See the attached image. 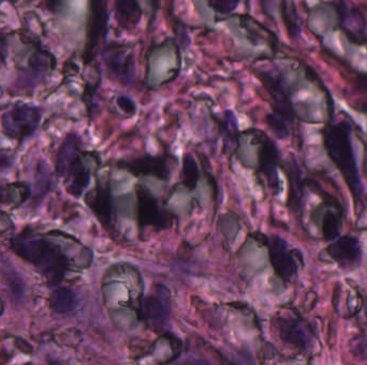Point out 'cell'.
<instances>
[{"label":"cell","instance_id":"cell-12","mask_svg":"<svg viewBox=\"0 0 367 365\" xmlns=\"http://www.w3.org/2000/svg\"><path fill=\"white\" fill-rule=\"evenodd\" d=\"M254 75L271 97L273 112L291 124L294 119V110L290 96L283 86V79L262 70L254 71Z\"/></svg>","mask_w":367,"mask_h":365},{"label":"cell","instance_id":"cell-4","mask_svg":"<svg viewBox=\"0 0 367 365\" xmlns=\"http://www.w3.org/2000/svg\"><path fill=\"white\" fill-rule=\"evenodd\" d=\"M140 319L154 331H164L171 314V295L168 287L154 285L140 302Z\"/></svg>","mask_w":367,"mask_h":365},{"label":"cell","instance_id":"cell-2","mask_svg":"<svg viewBox=\"0 0 367 365\" xmlns=\"http://www.w3.org/2000/svg\"><path fill=\"white\" fill-rule=\"evenodd\" d=\"M12 246L17 255L40 270L52 284L65 277L69 260L57 244L37 237H17Z\"/></svg>","mask_w":367,"mask_h":365},{"label":"cell","instance_id":"cell-19","mask_svg":"<svg viewBox=\"0 0 367 365\" xmlns=\"http://www.w3.org/2000/svg\"><path fill=\"white\" fill-rule=\"evenodd\" d=\"M200 178L199 166L197 161L190 153H186L182 158V182L186 189L194 191L197 188Z\"/></svg>","mask_w":367,"mask_h":365},{"label":"cell","instance_id":"cell-13","mask_svg":"<svg viewBox=\"0 0 367 365\" xmlns=\"http://www.w3.org/2000/svg\"><path fill=\"white\" fill-rule=\"evenodd\" d=\"M85 201L100 224L104 228L110 229L113 224L115 211L110 184L97 181L96 188L87 193Z\"/></svg>","mask_w":367,"mask_h":365},{"label":"cell","instance_id":"cell-23","mask_svg":"<svg viewBox=\"0 0 367 365\" xmlns=\"http://www.w3.org/2000/svg\"><path fill=\"white\" fill-rule=\"evenodd\" d=\"M116 106L122 112L129 116H133L137 112V104L135 101L127 96H120L116 99Z\"/></svg>","mask_w":367,"mask_h":365},{"label":"cell","instance_id":"cell-24","mask_svg":"<svg viewBox=\"0 0 367 365\" xmlns=\"http://www.w3.org/2000/svg\"><path fill=\"white\" fill-rule=\"evenodd\" d=\"M160 3L161 0H145L147 13L151 21H154L155 17H156L157 12L160 9Z\"/></svg>","mask_w":367,"mask_h":365},{"label":"cell","instance_id":"cell-15","mask_svg":"<svg viewBox=\"0 0 367 365\" xmlns=\"http://www.w3.org/2000/svg\"><path fill=\"white\" fill-rule=\"evenodd\" d=\"M312 221L319 227L320 232L326 240H334L341 235L343 227L341 206L326 199L312 211Z\"/></svg>","mask_w":367,"mask_h":365},{"label":"cell","instance_id":"cell-5","mask_svg":"<svg viewBox=\"0 0 367 365\" xmlns=\"http://www.w3.org/2000/svg\"><path fill=\"white\" fill-rule=\"evenodd\" d=\"M104 65L111 81L122 86H130L135 79V50L131 46L112 43L104 54Z\"/></svg>","mask_w":367,"mask_h":365},{"label":"cell","instance_id":"cell-11","mask_svg":"<svg viewBox=\"0 0 367 365\" xmlns=\"http://www.w3.org/2000/svg\"><path fill=\"white\" fill-rule=\"evenodd\" d=\"M120 170H126L135 177H154L156 179H170V159L167 155H143L131 160H120L117 163Z\"/></svg>","mask_w":367,"mask_h":365},{"label":"cell","instance_id":"cell-20","mask_svg":"<svg viewBox=\"0 0 367 365\" xmlns=\"http://www.w3.org/2000/svg\"><path fill=\"white\" fill-rule=\"evenodd\" d=\"M218 124L221 133L225 137V144H227V147L236 143V139H238V130L236 115L233 114L231 110H228V112H225L223 119H218Z\"/></svg>","mask_w":367,"mask_h":365},{"label":"cell","instance_id":"cell-17","mask_svg":"<svg viewBox=\"0 0 367 365\" xmlns=\"http://www.w3.org/2000/svg\"><path fill=\"white\" fill-rule=\"evenodd\" d=\"M144 14L141 0H114V17L122 30H135Z\"/></svg>","mask_w":367,"mask_h":365},{"label":"cell","instance_id":"cell-3","mask_svg":"<svg viewBox=\"0 0 367 365\" xmlns=\"http://www.w3.org/2000/svg\"><path fill=\"white\" fill-rule=\"evenodd\" d=\"M57 172L67 180L68 193L81 197L91 181V172L82 161L81 139L77 134H69L60 146Z\"/></svg>","mask_w":367,"mask_h":365},{"label":"cell","instance_id":"cell-6","mask_svg":"<svg viewBox=\"0 0 367 365\" xmlns=\"http://www.w3.org/2000/svg\"><path fill=\"white\" fill-rule=\"evenodd\" d=\"M137 197V220L140 230L153 227L157 230H164L173 225L174 217L159 205L158 199L147 186L137 184L135 188Z\"/></svg>","mask_w":367,"mask_h":365},{"label":"cell","instance_id":"cell-25","mask_svg":"<svg viewBox=\"0 0 367 365\" xmlns=\"http://www.w3.org/2000/svg\"><path fill=\"white\" fill-rule=\"evenodd\" d=\"M46 1L50 11L56 12L62 7V5H63L64 0H46Z\"/></svg>","mask_w":367,"mask_h":365},{"label":"cell","instance_id":"cell-8","mask_svg":"<svg viewBox=\"0 0 367 365\" xmlns=\"http://www.w3.org/2000/svg\"><path fill=\"white\" fill-rule=\"evenodd\" d=\"M254 139L258 146V172L263 177L270 190L276 195L281 190V182L279 178V164L281 161V153L274 143L265 133L254 131Z\"/></svg>","mask_w":367,"mask_h":365},{"label":"cell","instance_id":"cell-9","mask_svg":"<svg viewBox=\"0 0 367 365\" xmlns=\"http://www.w3.org/2000/svg\"><path fill=\"white\" fill-rule=\"evenodd\" d=\"M270 263L274 271L283 281H291L299 271V260L301 253L297 250H291L288 242L281 237L273 235L267 240Z\"/></svg>","mask_w":367,"mask_h":365},{"label":"cell","instance_id":"cell-1","mask_svg":"<svg viewBox=\"0 0 367 365\" xmlns=\"http://www.w3.org/2000/svg\"><path fill=\"white\" fill-rule=\"evenodd\" d=\"M351 132L350 124L341 120L328 124L324 128L322 139L326 155L341 172L355 201H358L363 194V184L353 150Z\"/></svg>","mask_w":367,"mask_h":365},{"label":"cell","instance_id":"cell-10","mask_svg":"<svg viewBox=\"0 0 367 365\" xmlns=\"http://www.w3.org/2000/svg\"><path fill=\"white\" fill-rule=\"evenodd\" d=\"M326 253L336 265L346 271L358 268L362 262L363 252L360 240L350 235L334 239L333 242L326 246Z\"/></svg>","mask_w":367,"mask_h":365},{"label":"cell","instance_id":"cell-7","mask_svg":"<svg viewBox=\"0 0 367 365\" xmlns=\"http://www.w3.org/2000/svg\"><path fill=\"white\" fill-rule=\"evenodd\" d=\"M41 118L42 112L40 108L29 104H19L3 115L1 126L10 139L23 141L36 132Z\"/></svg>","mask_w":367,"mask_h":365},{"label":"cell","instance_id":"cell-22","mask_svg":"<svg viewBox=\"0 0 367 365\" xmlns=\"http://www.w3.org/2000/svg\"><path fill=\"white\" fill-rule=\"evenodd\" d=\"M214 12L229 15L234 12L240 5V0H207Z\"/></svg>","mask_w":367,"mask_h":365},{"label":"cell","instance_id":"cell-14","mask_svg":"<svg viewBox=\"0 0 367 365\" xmlns=\"http://www.w3.org/2000/svg\"><path fill=\"white\" fill-rule=\"evenodd\" d=\"M108 0H91L88 44L87 54L94 56L95 50L104 43L109 29Z\"/></svg>","mask_w":367,"mask_h":365},{"label":"cell","instance_id":"cell-18","mask_svg":"<svg viewBox=\"0 0 367 365\" xmlns=\"http://www.w3.org/2000/svg\"><path fill=\"white\" fill-rule=\"evenodd\" d=\"M77 296L67 287H59L50 295V308L58 314H68L77 308Z\"/></svg>","mask_w":367,"mask_h":365},{"label":"cell","instance_id":"cell-21","mask_svg":"<svg viewBox=\"0 0 367 365\" xmlns=\"http://www.w3.org/2000/svg\"><path fill=\"white\" fill-rule=\"evenodd\" d=\"M267 124L269 126L272 133L279 139H288L290 135V129H289V122L283 119V117L275 114L270 112L267 115Z\"/></svg>","mask_w":367,"mask_h":365},{"label":"cell","instance_id":"cell-16","mask_svg":"<svg viewBox=\"0 0 367 365\" xmlns=\"http://www.w3.org/2000/svg\"><path fill=\"white\" fill-rule=\"evenodd\" d=\"M277 330L281 341L293 348L305 351L310 344V335L300 320L293 317L277 319Z\"/></svg>","mask_w":367,"mask_h":365}]
</instances>
